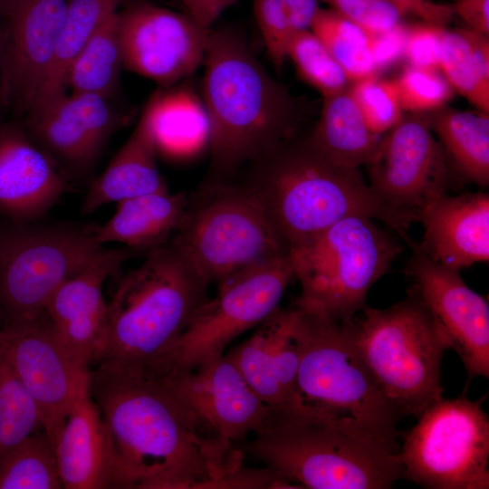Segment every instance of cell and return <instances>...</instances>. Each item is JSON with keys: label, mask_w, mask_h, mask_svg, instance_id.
I'll return each instance as SVG.
<instances>
[{"label": "cell", "mask_w": 489, "mask_h": 489, "mask_svg": "<svg viewBox=\"0 0 489 489\" xmlns=\"http://www.w3.org/2000/svg\"><path fill=\"white\" fill-rule=\"evenodd\" d=\"M90 370L89 394L129 488H222L243 452L222 441L155 377L112 362Z\"/></svg>", "instance_id": "6da1fadb"}, {"label": "cell", "mask_w": 489, "mask_h": 489, "mask_svg": "<svg viewBox=\"0 0 489 489\" xmlns=\"http://www.w3.org/2000/svg\"><path fill=\"white\" fill-rule=\"evenodd\" d=\"M203 64L201 98L210 126L207 183L230 182L240 168L291 139L296 107L236 31L211 28Z\"/></svg>", "instance_id": "7a4b0ae2"}, {"label": "cell", "mask_w": 489, "mask_h": 489, "mask_svg": "<svg viewBox=\"0 0 489 489\" xmlns=\"http://www.w3.org/2000/svg\"><path fill=\"white\" fill-rule=\"evenodd\" d=\"M255 197L281 244L288 252L336 222L360 215L394 230L412 248L408 234L419 221L417 212L385 204L359 168L338 166L305 139H289L253 164L243 184Z\"/></svg>", "instance_id": "3957f363"}, {"label": "cell", "mask_w": 489, "mask_h": 489, "mask_svg": "<svg viewBox=\"0 0 489 489\" xmlns=\"http://www.w3.org/2000/svg\"><path fill=\"white\" fill-rule=\"evenodd\" d=\"M300 358L292 411L327 422L393 451L402 416L354 348L345 323L295 302Z\"/></svg>", "instance_id": "277c9868"}, {"label": "cell", "mask_w": 489, "mask_h": 489, "mask_svg": "<svg viewBox=\"0 0 489 489\" xmlns=\"http://www.w3.org/2000/svg\"><path fill=\"white\" fill-rule=\"evenodd\" d=\"M208 283L169 244L146 254L107 302V327L94 363L150 370L207 299Z\"/></svg>", "instance_id": "5b68a950"}, {"label": "cell", "mask_w": 489, "mask_h": 489, "mask_svg": "<svg viewBox=\"0 0 489 489\" xmlns=\"http://www.w3.org/2000/svg\"><path fill=\"white\" fill-rule=\"evenodd\" d=\"M243 451L298 488L387 489L401 477L398 452L292 410L270 409Z\"/></svg>", "instance_id": "8992f818"}, {"label": "cell", "mask_w": 489, "mask_h": 489, "mask_svg": "<svg viewBox=\"0 0 489 489\" xmlns=\"http://www.w3.org/2000/svg\"><path fill=\"white\" fill-rule=\"evenodd\" d=\"M362 311L345 322L354 348L398 413L418 417L443 398L444 332L414 287L388 308Z\"/></svg>", "instance_id": "52a82bcc"}, {"label": "cell", "mask_w": 489, "mask_h": 489, "mask_svg": "<svg viewBox=\"0 0 489 489\" xmlns=\"http://www.w3.org/2000/svg\"><path fill=\"white\" fill-rule=\"evenodd\" d=\"M375 221L347 216L288 252L302 288L295 302L341 323L364 309L368 292L402 251Z\"/></svg>", "instance_id": "ba28073f"}, {"label": "cell", "mask_w": 489, "mask_h": 489, "mask_svg": "<svg viewBox=\"0 0 489 489\" xmlns=\"http://www.w3.org/2000/svg\"><path fill=\"white\" fill-rule=\"evenodd\" d=\"M169 244L208 283L287 254L244 185L206 184Z\"/></svg>", "instance_id": "9c48e42d"}, {"label": "cell", "mask_w": 489, "mask_h": 489, "mask_svg": "<svg viewBox=\"0 0 489 489\" xmlns=\"http://www.w3.org/2000/svg\"><path fill=\"white\" fill-rule=\"evenodd\" d=\"M105 247L92 226L14 223L0 230V313L5 323L39 316L54 292Z\"/></svg>", "instance_id": "30bf717a"}, {"label": "cell", "mask_w": 489, "mask_h": 489, "mask_svg": "<svg viewBox=\"0 0 489 489\" xmlns=\"http://www.w3.org/2000/svg\"><path fill=\"white\" fill-rule=\"evenodd\" d=\"M464 393L427 408L405 436L401 477L429 489L489 488V418Z\"/></svg>", "instance_id": "8fae6325"}, {"label": "cell", "mask_w": 489, "mask_h": 489, "mask_svg": "<svg viewBox=\"0 0 489 489\" xmlns=\"http://www.w3.org/2000/svg\"><path fill=\"white\" fill-rule=\"evenodd\" d=\"M292 278L288 254L228 276L217 283L216 296L207 297L175 345L149 372L157 376L189 370L225 354L230 341L279 307Z\"/></svg>", "instance_id": "7c38bea8"}, {"label": "cell", "mask_w": 489, "mask_h": 489, "mask_svg": "<svg viewBox=\"0 0 489 489\" xmlns=\"http://www.w3.org/2000/svg\"><path fill=\"white\" fill-rule=\"evenodd\" d=\"M0 352L35 401L54 447L74 404L89 388L91 369L66 349L45 312L5 323Z\"/></svg>", "instance_id": "4fadbf2b"}, {"label": "cell", "mask_w": 489, "mask_h": 489, "mask_svg": "<svg viewBox=\"0 0 489 489\" xmlns=\"http://www.w3.org/2000/svg\"><path fill=\"white\" fill-rule=\"evenodd\" d=\"M24 116L27 134L68 181L90 173L127 120L110 100L89 93H62Z\"/></svg>", "instance_id": "5bb4252c"}, {"label": "cell", "mask_w": 489, "mask_h": 489, "mask_svg": "<svg viewBox=\"0 0 489 489\" xmlns=\"http://www.w3.org/2000/svg\"><path fill=\"white\" fill-rule=\"evenodd\" d=\"M123 67L168 87L203 63L209 30L187 14L147 2L118 11Z\"/></svg>", "instance_id": "9a60e30c"}, {"label": "cell", "mask_w": 489, "mask_h": 489, "mask_svg": "<svg viewBox=\"0 0 489 489\" xmlns=\"http://www.w3.org/2000/svg\"><path fill=\"white\" fill-rule=\"evenodd\" d=\"M369 186L385 204L418 213L431 198L446 192V157L434 138L427 115L411 113L383 138L368 166Z\"/></svg>", "instance_id": "2e32d148"}, {"label": "cell", "mask_w": 489, "mask_h": 489, "mask_svg": "<svg viewBox=\"0 0 489 489\" xmlns=\"http://www.w3.org/2000/svg\"><path fill=\"white\" fill-rule=\"evenodd\" d=\"M407 273L438 322L449 349L460 357L469 379L489 377V306L466 285L459 271L434 262L417 246Z\"/></svg>", "instance_id": "e0dca14e"}, {"label": "cell", "mask_w": 489, "mask_h": 489, "mask_svg": "<svg viewBox=\"0 0 489 489\" xmlns=\"http://www.w3.org/2000/svg\"><path fill=\"white\" fill-rule=\"evenodd\" d=\"M153 377L228 445L260 429L271 409L225 354Z\"/></svg>", "instance_id": "ac0fdd59"}, {"label": "cell", "mask_w": 489, "mask_h": 489, "mask_svg": "<svg viewBox=\"0 0 489 489\" xmlns=\"http://www.w3.org/2000/svg\"><path fill=\"white\" fill-rule=\"evenodd\" d=\"M67 0H14L5 22L6 71L5 107L25 115L50 70Z\"/></svg>", "instance_id": "d6986e66"}, {"label": "cell", "mask_w": 489, "mask_h": 489, "mask_svg": "<svg viewBox=\"0 0 489 489\" xmlns=\"http://www.w3.org/2000/svg\"><path fill=\"white\" fill-rule=\"evenodd\" d=\"M134 252L128 247L105 250L90 264L64 282L52 295L45 312L66 349L82 365L91 368L104 340L106 280Z\"/></svg>", "instance_id": "ffe728a7"}, {"label": "cell", "mask_w": 489, "mask_h": 489, "mask_svg": "<svg viewBox=\"0 0 489 489\" xmlns=\"http://www.w3.org/2000/svg\"><path fill=\"white\" fill-rule=\"evenodd\" d=\"M69 190V181L23 124H0L1 214L14 223L35 222Z\"/></svg>", "instance_id": "44dd1931"}, {"label": "cell", "mask_w": 489, "mask_h": 489, "mask_svg": "<svg viewBox=\"0 0 489 489\" xmlns=\"http://www.w3.org/2000/svg\"><path fill=\"white\" fill-rule=\"evenodd\" d=\"M225 356L270 408H296L300 348L294 309L278 307L254 334Z\"/></svg>", "instance_id": "7402d4cb"}, {"label": "cell", "mask_w": 489, "mask_h": 489, "mask_svg": "<svg viewBox=\"0 0 489 489\" xmlns=\"http://www.w3.org/2000/svg\"><path fill=\"white\" fill-rule=\"evenodd\" d=\"M424 226L418 249L436 263L460 271L489 260V195L441 193L418 211Z\"/></svg>", "instance_id": "603a6c76"}, {"label": "cell", "mask_w": 489, "mask_h": 489, "mask_svg": "<svg viewBox=\"0 0 489 489\" xmlns=\"http://www.w3.org/2000/svg\"><path fill=\"white\" fill-rule=\"evenodd\" d=\"M65 489H129L110 431L88 390L74 404L54 445Z\"/></svg>", "instance_id": "cb8c5ba5"}, {"label": "cell", "mask_w": 489, "mask_h": 489, "mask_svg": "<svg viewBox=\"0 0 489 489\" xmlns=\"http://www.w3.org/2000/svg\"><path fill=\"white\" fill-rule=\"evenodd\" d=\"M189 197L168 189L135 197L117 204L113 216L92 226L101 244L120 243L134 252H149L168 244L185 216Z\"/></svg>", "instance_id": "d4e9b609"}, {"label": "cell", "mask_w": 489, "mask_h": 489, "mask_svg": "<svg viewBox=\"0 0 489 489\" xmlns=\"http://www.w3.org/2000/svg\"><path fill=\"white\" fill-rule=\"evenodd\" d=\"M157 156L151 131L140 117L129 138L90 184L82 213L90 214L104 205L168 189L158 168Z\"/></svg>", "instance_id": "484cf974"}, {"label": "cell", "mask_w": 489, "mask_h": 489, "mask_svg": "<svg viewBox=\"0 0 489 489\" xmlns=\"http://www.w3.org/2000/svg\"><path fill=\"white\" fill-rule=\"evenodd\" d=\"M141 118L151 131L158 154L188 158L208 149L207 112L201 96L189 87L175 84L158 90Z\"/></svg>", "instance_id": "4316f807"}, {"label": "cell", "mask_w": 489, "mask_h": 489, "mask_svg": "<svg viewBox=\"0 0 489 489\" xmlns=\"http://www.w3.org/2000/svg\"><path fill=\"white\" fill-rule=\"evenodd\" d=\"M383 138L369 129L349 86L323 98L320 118L307 139L331 162L359 168L373 161Z\"/></svg>", "instance_id": "83f0119b"}, {"label": "cell", "mask_w": 489, "mask_h": 489, "mask_svg": "<svg viewBox=\"0 0 489 489\" xmlns=\"http://www.w3.org/2000/svg\"><path fill=\"white\" fill-rule=\"evenodd\" d=\"M430 128L459 175L481 187L489 184V113L446 105L427 114Z\"/></svg>", "instance_id": "f1b7e54d"}, {"label": "cell", "mask_w": 489, "mask_h": 489, "mask_svg": "<svg viewBox=\"0 0 489 489\" xmlns=\"http://www.w3.org/2000/svg\"><path fill=\"white\" fill-rule=\"evenodd\" d=\"M489 35L468 28L446 30L440 71L454 91L489 113Z\"/></svg>", "instance_id": "f546056e"}, {"label": "cell", "mask_w": 489, "mask_h": 489, "mask_svg": "<svg viewBox=\"0 0 489 489\" xmlns=\"http://www.w3.org/2000/svg\"><path fill=\"white\" fill-rule=\"evenodd\" d=\"M120 3V0H67L53 62L31 109L66 92L70 65L100 26L118 11Z\"/></svg>", "instance_id": "4dcf8cb0"}, {"label": "cell", "mask_w": 489, "mask_h": 489, "mask_svg": "<svg viewBox=\"0 0 489 489\" xmlns=\"http://www.w3.org/2000/svg\"><path fill=\"white\" fill-rule=\"evenodd\" d=\"M123 66L118 11L94 33L72 61L66 75L71 93H89L110 100Z\"/></svg>", "instance_id": "1f68e13d"}, {"label": "cell", "mask_w": 489, "mask_h": 489, "mask_svg": "<svg viewBox=\"0 0 489 489\" xmlns=\"http://www.w3.org/2000/svg\"><path fill=\"white\" fill-rule=\"evenodd\" d=\"M60 488L54 447L44 430L31 435L0 459V489Z\"/></svg>", "instance_id": "d6a6232c"}, {"label": "cell", "mask_w": 489, "mask_h": 489, "mask_svg": "<svg viewBox=\"0 0 489 489\" xmlns=\"http://www.w3.org/2000/svg\"><path fill=\"white\" fill-rule=\"evenodd\" d=\"M311 30L318 36L350 81L378 75L369 33L331 9L321 8Z\"/></svg>", "instance_id": "836d02e7"}, {"label": "cell", "mask_w": 489, "mask_h": 489, "mask_svg": "<svg viewBox=\"0 0 489 489\" xmlns=\"http://www.w3.org/2000/svg\"><path fill=\"white\" fill-rule=\"evenodd\" d=\"M43 430L38 407L0 352V459Z\"/></svg>", "instance_id": "e575fe53"}, {"label": "cell", "mask_w": 489, "mask_h": 489, "mask_svg": "<svg viewBox=\"0 0 489 489\" xmlns=\"http://www.w3.org/2000/svg\"><path fill=\"white\" fill-rule=\"evenodd\" d=\"M286 58L293 63L298 76L323 98L350 86V80L343 70L312 30L292 35Z\"/></svg>", "instance_id": "d590c367"}, {"label": "cell", "mask_w": 489, "mask_h": 489, "mask_svg": "<svg viewBox=\"0 0 489 489\" xmlns=\"http://www.w3.org/2000/svg\"><path fill=\"white\" fill-rule=\"evenodd\" d=\"M350 90L366 123L376 134L384 136L404 117L394 80L369 76L355 81Z\"/></svg>", "instance_id": "8d00e7d4"}, {"label": "cell", "mask_w": 489, "mask_h": 489, "mask_svg": "<svg viewBox=\"0 0 489 489\" xmlns=\"http://www.w3.org/2000/svg\"><path fill=\"white\" fill-rule=\"evenodd\" d=\"M403 111L426 113L446 105L454 89L440 69L408 65L394 80Z\"/></svg>", "instance_id": "74e56055"}, {"label": "cell", "mask_w": 489, "mask_h": 489, "mask_svg": "<svg viewBox=\"0 0 489 489\" xmlns=\"http://www.w3.org/2000/svg\"><path fill=\"white\" fill-rule=\"evenodd\" d=\"M331 9L369 34L389 30L400 24L405 14L385 0H321Z\"/></svg>", "instance_id": "f35d334b"}, {"label": "cell", "mask_w": 489, "mask_h": 489, "mask_svg": "<svg viewBox=\"0 0 489 489\" xmlns=\"http://www.w3.org/2000/svg\"><path fill=\"white\" fill-rule=\"evenodd\" d=\"M254 11L269 55L275 63L281 64L295 34L282 1L254 0Z\"/></svg>", "instance_id": "ab89813d"}, {"label": "cell", "mask_w": 489, "mask_h": 489, "mask_svg": "<svg viewBox=\"0 0 489 489\" xmlns=\"http://www.w3.org/2000/svg\"><path fill=\"white\" fill-rule=\"evenodd\" d=\"M446 27L420 22L407 26L404 58L408 65L440 69L441 49Z\"/></svg>", "instance_id": "60d3db41"}, {"label": "cell", "mask_w": 489, "mask_h": 489, "mask_svg": "<svg viewBox=\"0 0 489 489\" xmlns=\"http://www.w3.org/2000/svg\"><path fill=\"white\" fill-rule=\"evenodd\" d=\"M407 26L402 24L384 32L369 34L370 50L378 73L404 57Z\"/></svg>", "instance_id": "b9f144b4"}, {"label": "cell", "mask_w": 489, "mask_h": 489, "mask_svg": "<svg viewBox=\"0 0 489 489\" xmlns=\"http://www.w3.org/2000/svg\"><path fill=\"white\" fill-rule=\"evenodd\" d=\"M397 6L405 15L412 14L421 22L446 27L454 14L451 5L431 0H385Z\"/></svg>", "instance_id": "7bdbcfd3"}, {"label": "cell", "mask_w": 489, "mask_h": 489, "mask_svg": "<svg viewBox=\"0 0 489 489\" xmlns=\"http://www.w3.org/2000/svg\"><path fill=\"white\" fill-rule=\"evenodd\" d=\"M186 13L198 25L210 30L221 14L236 0H178Z\"/></svg>", "instance_id": "ee69618b"}, {"label": "cell", "mask_w": 489, "mask_h": 489, "mask_svg": "<svg viewBox=\"0 0 489 489\" xmlns=\"http://www.w3.org/2000/svg\"><path fill=\"white\" fill-rule=\"evenodd\" d=\"M451 6L468 29L489 35V0H457Z\"/></svg>", "instance_id": "f6af8a7d"}, {"label": "cell", "mask_w": 489, "mask_h": 489, "mask_svg": "<svg viewBox=\"0 0 489 489\" xmlns=\"http://www.w3.org/2000/svg\"><path fill=\"white\" fill-rule=\"evenodd\" d=\"M294 33L311 30L321 7L319 0H281Z\"/></svg>", "instance_id": "bcb514c9"}, {"label": "cell", "mask_w": 489, "mask_h": 489, "mask_svg": "<svg viewBox=\"0 0 489 489\" xmlns=\"http://www.w3.org/2000/svg\"><path fill=\"white\" fill-rule=\"evenodd\" d=\"M6 71V27L5 17H0V105L5 106Z\"/></svg>", "instance_id": "7dc6e473"}, {"label": "cell", "mask_w": 489, "mask_h": 489, "mask_svg": "<svg viewBox=\"0 0 489 489\" xmlns=\"http://www.w3.org/2000/svg\"><path fill=\"white\" fill-rule=\"evenodd\" d=\"M13 1L14 0H0V17H5Z\"/></svg>", "instance_id": "c3c4849f"}, {"label": "cell", "mask_w": 489, "mask_h": 489, "mask_svg": "<svg viewBox=\"0 0 489 489\" xmlns=\"http://www.w3.org/2000/svg\"><path fill=\"white\" fill-rule=\"evenodd\" d=\"M0 318H1V313H0ZM0 331H1V326H0Z\"/></svg>", "instance_id": "681fc988"}]
</instances>
